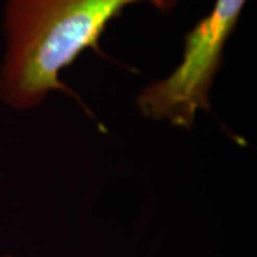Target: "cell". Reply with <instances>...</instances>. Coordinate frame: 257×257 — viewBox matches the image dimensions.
I'll return each mask as SVG.
<instances>
[{
  "mask_svg": "<svg viewBox=\"0 0 257 257\" xmlns=\"http://www.w3.org/2000/svg\"><path fill=\"white\" fill-rule=\"evenodd\" d=\"M136 3L170 15L180 0H6L0 100L29 110L52 92L66 90L62 72L84 50H99L107 25Z\"/></svg>",
  "mask_w": 257,
  "mask_h": 257,
  "instance_id": "6da1fadb",
  "label": "cell"
},
{
  "mask_svg": "<svg viewBox=\"0 0 257 257\" xmlns=\"http://www.w3.org/2000/svg\"><path fill=\"white\" fill-rule=\"evenodd\" d=\"M246 3L216 0L210 12L184 35L179 64L138 96V109L145 117L192 128L197 113L210 109L211 86Z\"/></svg>",
  "mask_w": 257,
  "mask_h": 257,
  "instance_id": "7a4b0ae2",
  "label": "cell"
}]
</instances>
